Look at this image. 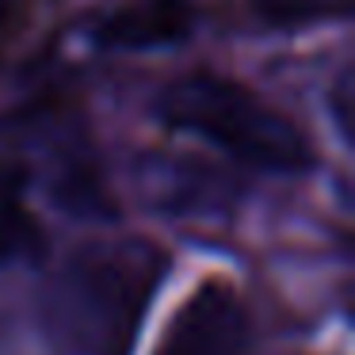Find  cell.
I'll list each match as a JSON object with an SVG mask.
<instances>
[{
    "label": "cell",
    "mask_w": 355,
    "mask_h": 355,
    "mask_svg": "<svg viewBox=\"0 0 355 355\" xmlns=\"http://www.w3.org/2000/svg\"><path fill=\"white\" fill-rule=\"evenodd\" d=\"M252 8L271 27H306L347 16L352 0H252Z\"/></svg>",
    "instance_id": "6"
},
{
    "label": "cell",
    "mask_w": 355,
    "mask_h": 355,
    "mask_svg": "<svg viewBox=\"0 0 355 355\" xmlns=\"http://www.w3.org/2000/svg\"><path fill=\"white\" fill-rule=\"evenodd\" d=\"M252 324L237 291L225 283H202L176 309L153 355H248Z\"/></svg>",
    "instance_id": "3"
},
{
    "label": "cell",
    "mask_w": 355,
    "mask_h": 355,
    "mask_svg": "<svg viewBox=\"0 0 355 355\" xmlns=\"http://www.w3.org/2000/svg\"><path fill=\"white\" fill-rule=\"evenodd\" d=\"M27 176L19 164H0V268L39 260L46 252V233L27 207Z\"/></svg>",
    "instance_id": "5"
},
{
    "label": "cell",
    "mask_w": 355,
    "mask_h": 355,
    "mask_svg": "<svg viewBox=\"0 0 355 355\" xmlns=\"http://www.w3.org/2000/svg\"><path fill=\"white\" fill-rule=\"evenodd\" d=\"M164 271L168 256L153 241L80 245L42 291L39 321L46 344L54 355H130Z\"/></svg>",
    "instance_id": "1"
},
{
    "label": "cell",
    "mask_w": 355,
    "mask_h": 355,
    "mask_svg": "<svg viewBox=\"0 0 355 355\" xmlns=\"http://www.w3.org/2000/svg\"><path fill=\"white\" fill-rule=\"evenodd\" d=\"M8 8H12V0H0V19L8 16Z\"/></svg>",
    "instance_id": "7"
},
{
    "label": "cell",
    "mask_w": 355,
    "mask_h": 355,
    "mask_svg": "<svg viewBox=\"0 0 355 355\" xmlns=\"http://www.w3.org/2000/svg\"><path fill=\"white\" fill-rule=\"evenodd\" d=\"M157 115L164 126L195 134L252 168L286 176L313 168V146L306 134L256 92L218 73L172 80L157 96Z\"/></svg>",
    "instance_id": "2"
},
{
    "label": "cell",
    "mask_w": 355,
    "mask_h": 355,
    "mask_svg": "<svg viewBox=\"0 0 355 355\" xmlns=\"http://www.w3.org/2000/svg\"><path fill=\"white\" fill-rule=\"evenodd\" d=\"M195 31L191 0H141L100 24V42L111 50H161Z\"/></svg>",
    "instance_id": "4"
}]
</instances>
